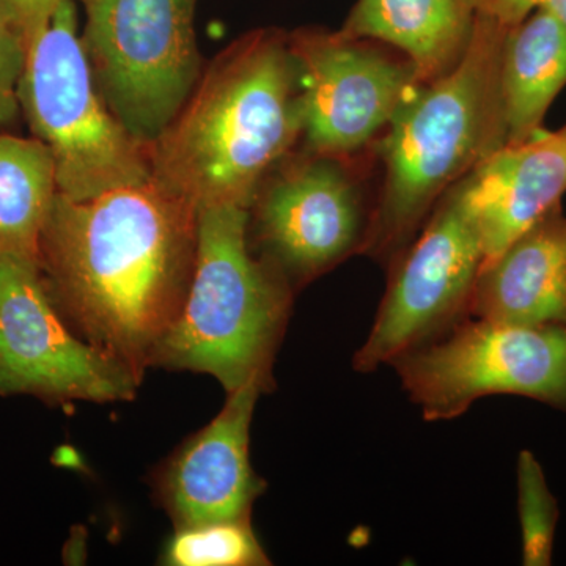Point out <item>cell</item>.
<instances>
[{
	"instance_id": "6da1fadb",
	"label": "cell",
	"mask_w": 566,
	"mask_h": 566,
	"mask_svg": "<svg viewBox=\"0 0 566 566\" xmlns=\"http://www.w3.org/2000/svg\"><path fill=\"white\" fill-rule=\"evenodd\" d=\"M197 243L199 210L150 178L88 200L57 192L36 264L74 334L144 379L185 303Z\"/></svg>"
},
{
	"instance_id": "7a4b0ae2",
	"label": "cell",
	"mask_w": 566,
	"mask_h": 566,
	"mask_svg": "<svg viewBox=\"0 0 566 566\" xmlns=\"http://www.w3.org/2000/svg\"><path fill=\"white\" fill-rule=\"evenodd\" d=\"M303 92L289 33H245L202 71L151 145V180L199 211L249 210L268 175L303 139Z\"/></svg>"
},
{
	"instance_id": "3957f363",
	"label": "cell",
	"mask_w": 566,
	"mask_h": 566,
	"mask_svg": "<svg viewBox=\"0 0 566 566\" xmlns=\"http://www.w3.org/2000/svg\"><path fill=\"white\" fill-rule=\"evenodd\" d=\"M510 29L476 14L464 57L420 85L379 139L382 182L363 253L389 268L439 200L506 145L501 91Z\"/></svg>"
},
{
	"instance_id": "277c9868",
	"label": "cell",
	"mask_w": 566,
	"mask_h": 566,
	"mask_svg": "<svg viewBox=\"0 0 566 566\" xmlns=\"http://www.w3.org/2000/svg\"><path fill=\"white\" fill-rule=\"evenodd\" d=\"M248 226L245 208L199 211L191 285L150 368L210 375L227 394L248 385L273 392L296 293L252 252Z\"/></svg>"
},
{
	"instance_id": "5b68a950",
	"label": "cell",
	"mask_w": 566,
	"mask_h": 566,
	"mask_svg": "<svg viewBox=\"0 0 566 566\" xmlns=\"http://www.w3.org/2000/svg\"><path fill=\"white\" fill-rule=\"evenodd\" d=\"M18 103L51 153L63 196L88 200L150 180V147L122 125L98 91L74 0L54 11L29 48Z\"/></svg>"
},
{
	"instance_id": "8992f818",
	"label": "cell",
	"mask_w": 566,
	"mask_h": 566,
	"mask_svg": "<svg viewBox=\"0 0 566 566\" xmlns=\"http://www.w3.org/2000/svg\"><path fill=\"white\" fill-rule=\"evenodd\" d=\"M84 43L112 114L151 147L202 74L196 0H91Z\"/></svg>"
},
{
	"instance_id": "52a82bcc",
	"label": "cell",
	"mask_w": 566,
	"mask_h": 566,
	"mask_svg": "<svg viewBox=\"0 0 566 566\" xmlns=\"http://www.w3.org/2000/svg\"><path fill=\"white\" fill-rule=\"evenodd\" d=\"M424 420L457 419L490 395H520L566 412V326L461 319L394 360Z\"/></svg>"
},
{
	"instance_id": "ba28073f",
	"label": "cell",
	"mask_w": 566,
	"mask_h": 566,
	"mask_svg": "<svg viewBox=\"0 0 566 566\" xmlns=\"http://www.w3.org/2000/svg\"><path fill=\"white\" fill-rule=\"evenodd\" d=\"M353 163L308 151L289 156L249 208L252 252L294 293L363 253L374 203Z\"/></svg>"
},
{
	"instance_id": "9c48e42d",
	"label": "cell",
	"mask_w": 566,
	"mask_h": 566,
	"mask_svg": "<svg viewBox=\"0 0 566 566\" xmlns=\"http://www.w3.org/2000/svg\"><path fill=\"white\" fill-rule=\"evenodd\" d=\"M142 378L74 334L51 303L31 256L0 253V397L51 408L137 397Z\"/></svg>"
},
{
	"instance_id": "30bf717a",
	"label": "cell",
	"mask_w": 566,
	"mask_h": 566,
	"mask_svg": "<svg viewBox=\"0 0 566 566\" xmlns=\"http://www.w3.org/2000/svg\"><path fill=\"white\" fill-rule=\"evenodd\" d=\"M485 249L457 185L439 200L412 243L390 264L374 326L353 357L371 374L468 318Z\"/></svg>"
},
{
	"instance_id": "8fae6325",
	"label": "cell",
	"mask_w": 566,
	"mask_h": 566,
	"mask_svg": "<svg viewBox=\"0 0 566 566\" xmlns=\"http://www.w3.org/2000/svg\"><path fill=\"white\" fill-rule=\"evenodd\" d=\"M303 92L305 151L354 159L385 136L422 82L403 54L340 31L289 33Z\"/></svg>"
},
{
	"instance_id": "7c38bea8",
	"label": "cell",
	"mask_w": 566,
	"mask_h": 566,
	"mask_svg": "<svg viewBox=\"0 0 566 566\" xmlns=\"http://www.w3.org/2000/svg\"><path fill=\"white\" fill-rule=\"evenodd\" d=\"M262 395L256 385L227 394L221 412L153 468L151 497L174 528L252 520L253 504L268 488L251 461L252 419Z\"/></svg>"
},
{
	"instance_id": "4fadbf2b",
	"label": "cell",
	"mask_w": 566,
	"mask_h": 566,
	"mask_svg": "<svg viewBox=\"0 0 566 566\" xmlns=\"http://www.w3.org/2000/svg\"><path fill=\"white\" fill-rule=\"evenodd\" d=\"M457 188L482 237L486 264L560 205L566 191V125L504 145Z\"/></svg>"
},
{
	"instance_id": "5bb4252c",
	"label": "cell",
	"mask_w": 566,
	"mask_h": 566,
	"mask_svg": "<svg viewBox=\"0 0 566 566\" xmlns=\"http://www.w3.org/2000/svg\"><path fill=\"white\" fill-rule=\"evenodd\" d=\"M468 315L566 326V216L560 205L483 264Z\"/></svg>"
},
{
	"instance_id": "9a60e30c",
	"label": "cell",
	"mask_w": 566,
	"mask_h": 566,
	"mask_svg": "<svg viewBox=\"0 0 566 566\" xmlns=\"http://www.w3.org/2000/svg\"><path fill=\"white\" fill-rule=\"evenodd\" d=\"M475 18L471 0H357L340 32L394 48L430 84L464 57Z\"/></svg>"
},
{
	"instance_id": "2e32d148",
	"label": "cell",
	"mask_w": 566,
	"mask_h": 566,
	"mask_svg": "<svg viewBox=\"0 0 566 566\" xmlns=\"http://www.w3.org/2000/svg\"><path fill=\"white\" fill-rule=\"evenodd\" d=\"M566 85V24L538 10L506 35L501 66L506 145L543 132L547 109Z\"/></svg>"
},
{
	"instance_id": "e0dca14e",
	"label": "cell",
	"mask_w": 566,
	"mask_h": 566,
	"mask_svg": "<svg viewBox=\"0 0 566 566\" xmlns=\"http://www.w3.org/2000/svg\"><path fill=\"white\" fill-rule=\"evenodd\" d=\"M57 192L54 161L43 142L0 134V253L36 260Z\"/></svg>"
},
{
	"instance_id": "ac0fdd59",
	"label": "cell",
	"mask_w": 566,
	"mask_h": 566,
	"mask_svg": "<svg viewBox=\"0 0 566 566\" xmlns=\"http://www.w3.org/2000/svg\"><path fill=\"white\" fill-rule=\"evenodd\" d=\"M158 560L164 566L271 565L252 520L211 521L174 528Z\"/></svg>"
},
{
	"instance_id": "d6986e66",
	"label": "cell",
	"mask_w": 566,
	"mask_h": 566,
	"mask_svg": "<svg viewBox=\"0 0 566 566\" xmlns=\"http://www.w3.org/2000/svg\"><path fill=\"white\" fill-rule=\"evenodd\" d=\"M517 494L524 565H549L558 520L557 502L547 490L542 465L527 450L517 460Z\"/></svg>"
},
{
	"instance_id": "ffe728a7",
	"label": "cell",
	"mask_w": 566,
	"mask_h": 566,
	"mask_svg": "<svg viewBox=\"0 0 566 566\" xmlns=\"http://www.w3.org/2000/svg\"><path fill=\"white\" fill-rule=\"evenodd\" d=\"M25 55L28 50L9 2L0 0V128L13 123L20 112L18 84Z\"/></svg>"
},
{
	"instance_id": "44dd1931",
	"label": "cell",
	"mask_w": 566,
	"mask_h": 566,
	"mask_svg": "<svg viewBox=\"0 0 566 566\" xmlns=\"http://www.w3.org/2000/svg\"><path fill=\"white\" fill-rule=\"evenodd\" d=\"M475 13L506 29L516 28L535 11L543 10L566 24V0H471Z\"/></svg>"
},
{
	"instance_id": "7402d4cb",
	"label": "cell",
	"mask_w": 566,
	"mask_h": 566,
	"mask_svg": "<svg viewBox=\"0 0 566 566\" xmlns=\"http://www.w3.org/2000/svg\"><path fill=\"white\" fill-rule=\"evenodd\" d=\"M13 13L14 22L20 29L25 50L35 43L46 25L50 24L52 14L65 0H7ZM87 3L91 0H82Z\"/></svg>"
}]
</instances>
